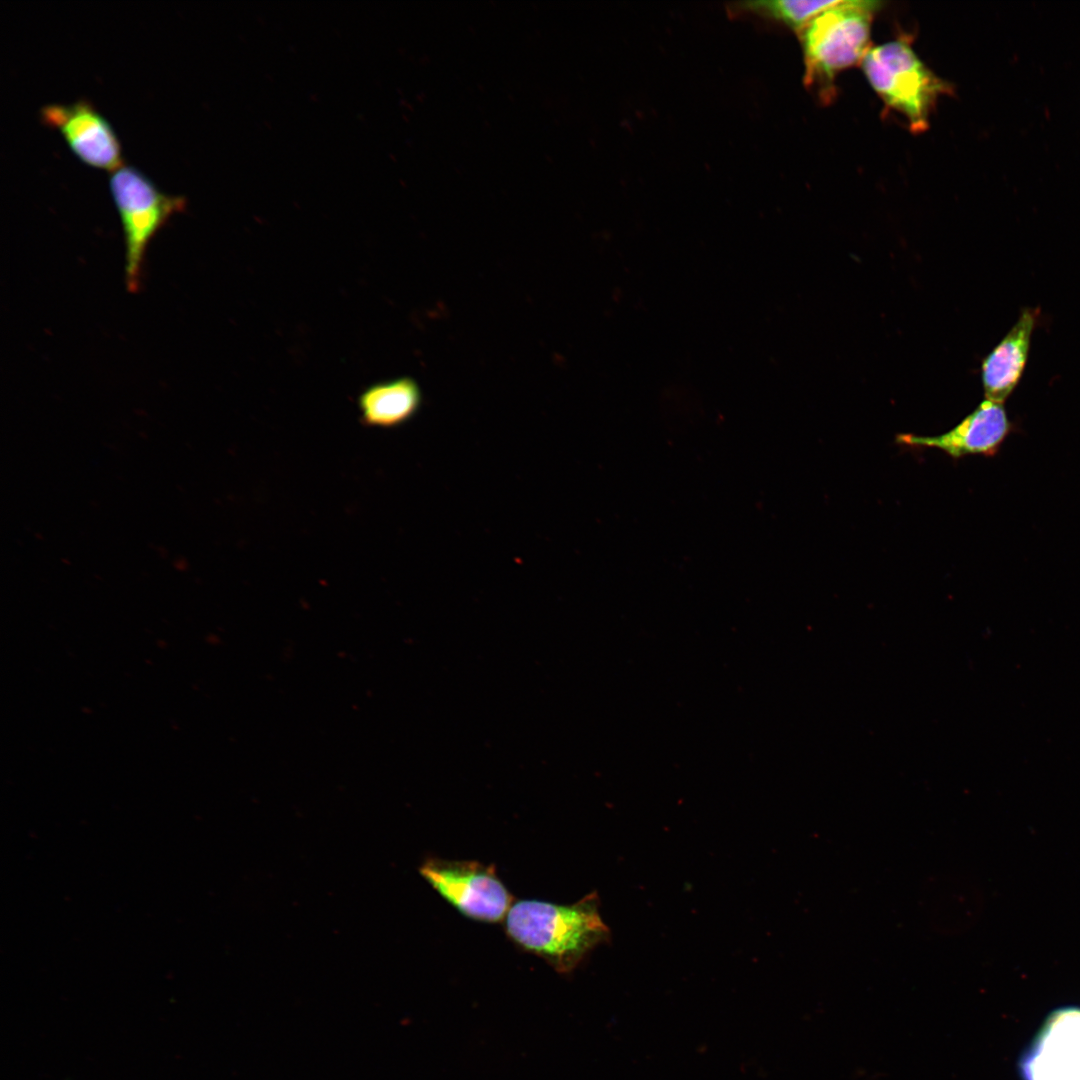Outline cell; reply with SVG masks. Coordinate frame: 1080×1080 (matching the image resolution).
Wrapping results in <instances>:
<instances>
[{"label":"cell","mask_w":1080,"mask_h":1080,"mask_svg":"<svg viewBox=\"0 0 1080 1080\" xmlns=\"http://www.w3.org/2000/svg\"><path fill=\"white\" fill-rule=\"evenodd\" d=\"M505 931L519 948L542 958L560 974L571 973L610 937L596 892L569 905L517 901L505 917Z\"/></svg>","instance_id":"6da1fadb"},{"label":"cell","mask_w":1080,"mask_h":1080,"mask_svg":"<svg viewBox=\"0 0 1080 1080\" xmlns=\"http://www.w3.org/2000/svg\"><path fill=\"white\" fill-rule=\"evenodd\" d=\"M881 4L837 1L801 30L806 82L817 88L824 101L833 96L837 74L862 61L867 53L873 17Z\"/></svg>","instance_id":"7a4b0ae2"},{"label":"cell","mask_w":1080,"mask_h":1080,"mask_svg":"<svg viewBox=\"0 0 1080 1080\" xmlns=\"http://www.w3.org/2000/svg\"><path fill=\"white\" fill-rule=\"evenodd\" d=\"M862 68L884 104L901 114L916 133L928 128L938 99L951 88L926 66L905 38L868 49Z\"/></svg>","instance_id":"3957f363"},{"label":"cell","mask_w":1080,"mask_h":1080,"mask_svg":"<svg viewBox=\"0 0 1080 1080\" xmlns=\"http://www.w3.org/2000/svg\"><path fill=\"white\" fill-rule=\"evenodd\" d=\"M109 186L123 229L126 286L128 291L137 292L149 243L172 215L184 209L186 200L162 192L131 165L112 171Z\"/></svg>","instance_id":"277c9868"},{"label":"cell","mask_w":1080,"mask_h":1080,"mask_svg":"<svg viewBox=\"0 0 1080 1080\" xmlns=\"http://www.w3.org/2000/svg\"><path fill=\"white\" fill-rule=\"evenodd\" d=\"M419 872L442 898L470 919L500 922L512 906L513 896L498 877L494 865L474 860L428 858Z\"/></svg>","instance_id":"5b68a950"},{"label":"cell","mask_w":1080,"mask_h":1080,"mask_svg":"<svg viewBox=\"0 0 1080 1080\" xmlns=\"http://www.w3.org/2000/svg\"><path fill=\"white\" fill-rule=\"evenodd\" d=\"M40 117L46 125L61 132L83 162L110 172L124 164L116 133L88 100L46 104L40 109Z\"/></svg>","instance_id":"8992f818"},{"label":"cell","mask_w":1080,"mask_h":1080,"mask_svg":"<svg viewBox=\"0 0 1080 1080\" xmlns=\"http://www.w3.org/2000/svg\"><path fill=\"white\" fill-rule=\"evenodd\" d=\"M1002 403L985 399L950 431L938 436L898 434L896 441L909 447L937 448L950 457L993 456L1011 431Z\"/></svg>","instance_id":"52a82bcc"},{"label":"cell","mask_w":1080,"mask_h":1080,"mask_svg":"<svg viewBox=\"0 0 1080 1080\" xmlns=\"http://www.w3.org/2000/svg\"><path fill=\"white\" fill-rule=\"evenodd\" d=\"M1024 1071L1029 1080H1080V1010L1055 1013Z\"/></svg>","instance_id":"ba28073f"},{"label":"cell","mask_w":1080,"mask_h":1080,"mask_svg":"<svg viewBox=\"0 0 1080 1080\" xmlns=\"http://www.w3.org/2000/svg\"><path fill=\"white\" fill-rule=\"evenodd\" d=\"M1039 309L1025 308L1000 343L981 366L985 398L1004 403L1018 385L1028 360L1031 336Z\"/></svg>","instance_id":"9c48e42d"},{"label":"cell","mask_w":1080,"mask_h":1080,"mask_svg":"<svg viewBox=\"0 0 1080 1080\" xmlns=\"http://www.w3.org/2000/svg\"><path fill=\"white\" fill-rule=\"evenodd\" d=\"M421 387L412 377H397L369 386L359 399L361 422L370 427L395 428L416 416L422 407Z\"/></svg>","instance_id":"30bf717a"},{"label":"cell","mask_w":1080,"mask_h":1080,"mask_svg":"<svg viewBox=\"0 0 1080 1080\" xmlns=\"http://www.w3.org/2000/svg\"><path fill=\"white\" fill-rule=\"evenodd\" d=\"M836 2L774 0L751 2L749 5L751 9L761 11L794 29L802 30L814 17Z\"/></svg>","instance_id":"8fae6325"}]
</instances>
